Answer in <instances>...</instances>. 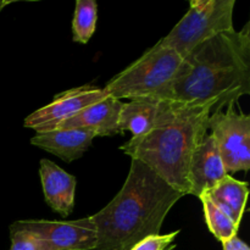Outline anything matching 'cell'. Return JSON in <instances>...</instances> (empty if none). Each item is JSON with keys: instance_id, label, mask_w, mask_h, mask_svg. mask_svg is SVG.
I'll return each mask as SVG.
<instances>
[{"instance_id": "7a4b0ae2", "label": "cell", "mask_w": 250, "mask_h": 250, "mask_svg": "<svg viewBox=\"0 0 250 250\" xmlns=\"http://www.w3.org/2000/svg\"><path fill=\"white\" fill-rule=\"evenodd\" d=\"M185 195L143 163L132 159L121 190L92 215L97 227L94 250H129L146 237L160 234L166 215Z\"/></svg>"}, {"instance_id": "8992f818", "label": "cell", "mask_w": 250, "mask_h": 250, "mask_svg": "<svg viewBox=\"0 0 250 250\" xmlns=\"http://www.w3.org/2000/svg\"><path fill=\"white\" fill-rule=\"evenodd\" d=\"M208 129L216 143L227 175L250 167V116L234 105L226 111H212L208 119Z\"/></svg>"}, {"instance_id": "9a60e30c", "label": "cell", "mask_w": 250, "mask_h": 250, "mask_svg": "<svg viewBox=\"0 0 250 250\" xmlns=\"http://www.w3.org/2000/svg\"><path fill=\"white\" fill-rule=\"evenodd\" d=\"M98 4L94 0H77L72 20L73 42L87 44L97 28Z\"/></svg>"}, {"instance_id": "e0dca14e", "label": "cell", "mask_w": 250, "mask_h": 250, "mask_svg": "<svg viewBox=\"0 0 250 250\" xmlns=\"http://www.w3.org/2000/svg\"><path fill=\"white\" fill-rule=\"evenodd\" d=\"M180 233V229L166 234H155L148 236L134 244L129 250H168L175 242L176 237Z\"/></svg>"}, {"instance_id": "ba28073f", "label": "cell", "mask_w": 250, "mask_h": 250, "mask_svg": "<svg viewBox=\"0 0 250 250\" xmlns=\"http://www.w3.org/2000/svg\"><path fill=\"white\" fill-rule=\"evenodd\" d=\"M107 97L103 88L94 85H81L60 93L50 104L32 112L24 119V127L36 132H48L55 129L61 122L71 119L93 103Z\"/></svg>"}, {"instance_id": "3957f363", "label": "cell", "mask_w": 250, "mask_h": 250, "mask_svg": "<svg viewBox=\"0 0 250 250\" xmlns=\"http://www.w3.org/2000/svg\"><path fill=\"white\" fill-rule=\"evenodd\" d=\"M214 107L212 103L189 105L167 102L153 128L141 137H132L120 150L188 195L190 160L207 134L208 119Z\"/></svg>"}, {"instance_id": "8fae6325", "label": "cell", "mask_w": 250, "mask_h": 250, "mask_svg": "<svg viewBox=\"0 0 250 250\" xmlns=\"http://www.w3.org/2000/svg\"><path fill=\"white\" fill-rule=\"evenodd\" d=\"M44 199L53 211L62 217L68 216L75 208L76 177L48 159L39 164Z\"/></svg>"}, {"instance_id": "52a82bcc", "label": "cell", "mask_w": 250, "mask_h": 250, "mask_svg": "<svg viewBox=\"0 0 250 250\" xmlns=\"http://www.w3.org/2000/svg\"><path fill=\"white\" fill-rule=\"evenodd\" d=\"M10 227L31 233L38 241L39 250H94L97 247L92 216L73 221L23 220Z\"/></svg>"}, {"instance_id": "ffe728a7", "label": "cell", "mask_w": 250, "mask_h": 250, "mask_svg": "<svg viewBox=\"0 0 250 250\" xmlns=\"http://www.w3.org/2000/svg\"><path fill=\"white\" fill-rule=\"evenodd\" d=\"M9 4H11V1H6V0H0V11L4 9L5 6H7Z\"/></svg>"}, {"instance_id": "5b68a950", "label": "cell", "mask_w": 250, "mask_h": 250, "mask_svg": "<svg viewBox=\"0 0 250 250\" xmlns=\"http://www.w3.org/2000/svg\"><path fill=\"white\" fill-rule=\"evenodd\" d=\"M234 0H192L187 14L159 43L181 58L217 34L233 31Z\"/></svg>"}, {"instance_id": "d6986e66", "label": "cell", "mask_w": 250, "mask_h": 250, "mask_svg": "<svg viewBox=\"0 0 250 250\" xmlns=\"http://www.w3.org/2000/svg\"><path fill=\"white\" fill-rule=\"evenodd\" d=\"M222 247H224V250H250L248 244L237 236L229 241L222 242Z\"/></svg>"}, {"instance_id": "4fadbf2b", "label": "cell", "mask_w": 250, "mask_h": 250, "mask_svg": "<svg viewBox=\"0 0 250 250\" xmlns=\"http://www.w3.org/2000/svg\"><path fill=\"white\" fill-rule=\"evenodd\" d=\"M168 100L138 99L122 103L119 117L121 133L129 131L133 137L148 133L160 117Z\"/></svg>"}, {"instance_id": "5bb4252c", "label": "cell", "mask_w": 250, "mask_h": 250, "mask_svg": "<svg viewBox=\"0 0 250 250\" xmlns=\"http://www.w3.org/2000/svg\"><path fill=\"white\" fill-rule=\"evenodd\" d=\"M204 194H207L209 199L238 226L241 225L249 194L248 183L227 175L212 189Z\"/></svg>"}, {"instance_id": "30bf717a", "label": "cell", "mask_w": 250, "mask_h": 250, "mask_svg": "<svg viewBox=\"0 0 250 250\" xmlns=\"http://www.w3.org/2000/svg\"><path fill=\"white\" fill-rule=\"evenodd\" d=\"M122 102L112 97L93 103L71 119L61 122L55 129L81 128L92 131L97 137H111L121 133L119 117Z\"/></svg>"}, {"instance_id": "2e32d148", "label": "cell", "mask_w": 250, "mask_h": 250, "mask_svg": "<svg viewBox=\"0 0 250 250\" xmlns=\"http://www.w3.org/2000/svg\"><path fill=\"white\" fill-rule=\"evenodd\" d=\"M199 199L202 202L203 209H204L208 229L216 237V239H219L222 243V242L236 237L239 229L238 225L231 217L227 216L220 208H217L207 194H202Z\"/></svg>"}, {"instance_id": "6da1fadb", "label": "cell", "mask_w": 250, "mask_h": 250, "mask_svg": "<svg viewBox=\"0 0 250 250\" xmlns=\"http://www.w3.org/2000/svg\"><path fill=\"white\" fill-rule=\"evenodd\" d=\"M250 94V23L204 42L183 58L164 100L182 104L212 103V111Z\"/></svg>"}, {"instance_id": "44dd1931", "label": "cell", "mask_w": 250, "mask_h": 250, "mask_svg": "<svg viewBox=\"0 0 250 250\" xmlns=\"http://www.w3.org/2000/svg\"><path fill=\"white\" fill-rule=\"evenodd\" d=\"M175 248H176V246H175V244H172V246H171L170 248H168V250H175Z\"/></svg>"}, {"instance_id": "7c38bea8", "label": "cell", "mask_w": 250, "mask_h": 250, "mask_svg": "<svg viewBox=\"0 0 250 250\" xmlns=\"http://www.w3.org/2000/svg\"><path fill=\"white\" fill-rule=\"evenodd\" d=\"M95 137V133L87 129L59 128L48 132H36L31 143L66 163H71L80 159L89 149Z\"/></svg>"}, {"instance_id": "ac0fdd59", "label": "cell", "mask_w": 250, "mask_h": 250, "mask_svg": "<svg viewBox=\"0 0 250 250\" xmlns=\"http://www.w3.org/2000/svg\"><path fill=\"white\" fill-rule=\"evenodd\" d=\"M10 238H11L10 250H39L38 241L23 229L10 227Z\"/></svg>"}, {"instance_id": "9c48e42d", "label": "cell", "mask_w": 250, "mask_h": 250, "mask_svg": "<svg viewBox=\"0 0 250 250\" xmlns=\"http://www.w3.org/2000/svg\"><path fill=\"white\" fill-rule=\"evenodd\" d=\"M227 176L224 161L211 134H205L193 153L188 170V195L199 198Z\"/></svg>"}, {"instance_id": "277c9868", "label": "cell", "mask_w": 250, "mask_h": 250, "mask_svg": "<svg viewBox=\"0 0 250 250\" xmlns=\"http://www.w3.org/2000/svg\"><path fill=\"white\" fill-rule=\"evenodd\" d=\"M183 59L173 49L156 43L117 73L103 89L115 99L164 100Z\"/></svg>"}]
</instances>
